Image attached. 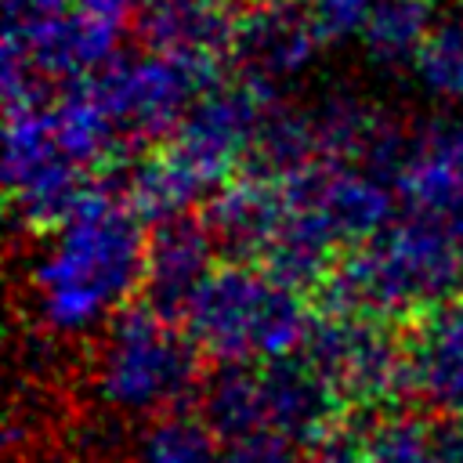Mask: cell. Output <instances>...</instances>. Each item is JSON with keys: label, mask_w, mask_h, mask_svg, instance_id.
Returning <instances> with one entry per match:
<instances>
[{"label": "cell", "mask_w": 463, "mask_h": 463, "mask_svg": "<svg viewBox=\"0 0 463 463\" xmlns=\"http://www.w3.org/2000/svg\"><path fill=\"white\" fill-rule=\"evenodd\" d=\"M148 232L123 195L90 192L80 210L43 235L29 264V307L54 340L105 333L145 289Z\"/></svg>", "instance_id": "6da1fadb"}, {"label": "cell", "mask_w": 463, "mask_h": 463, "mask_svg": "<svg viewBox=\"0 0 463 463\" xmlns=\"http://www.w3.org/2000/svg\"><path fill=\"white\" fill-rule=\"evenodd\" d=\"M275 112V90L253 76L217 80L184 112L177 130L134 163L123 199L145 224H170L192 213L199 199H213L250 166L257 137Z\"/></svg>", "instance_id": "7a4b0ae2"}, {"label": "cell", "mask_w": 463, "mask_h": 463, "mask_svg": "<svg viewBox=\"0 0 463 463\" xmlns=\"http://www.w3.org/2000/svg\"><path fill=\"white\" fill-rule=\"evenodd\" d=\"M463 300V235L402 210L376 239L340 257L326 282V307L391 318H420Z\"/></svg>", "instance_id": "3957f363"}, {"label": "cell", "mask_w": 463, "mask_h": 463, "mask_svg": "<svg viewBox=\"0 0 463 463\" xmlns=\"http://www.w3.org/2000/svg\"><path fill=\"white\" fill-rule=\"evenodd\" d=\"M311 318L300 289L253 260H221L181 311V326L199 354L217 365L297 358L307 344Z\"/></svg>", "instance_id": "277c9868"}, {"label": "cell", "mask_w": 463, "mask_h": 463, "mask_svg": "<svg viewBox=\"0 0 463 463\" xmlns=\"http://www.w3.org/2000/svg\"><path fill=\"white\" fill-rule=\"evenodd\" d=\"M90 391L112 416L148 423L184 409L203 391V354L174 315L152 304H130L98 340Z\"/></svg>", "instance_id": "5b68a950"}, {"label": "cell", "mask_w": 463, "mask_h": 463, "mask_svg": "<svg viewBox=\"0 0 463 463\" xmlns=\"http://www.w3.org/2000/svg\"><path fill=\"white\" fill-rule=\"evenodd\" d=\"M4 184L11 213L22 228L47 235L94 192L90 174L76 166L58 145L47 90L4 101Z\"/></svg>", "instance_id": "8992f818"}, {"label": "cell", "mask_w": 463, "mask_h": 463, "mask_svg": "<svg viewBox=\"0 0 463 463\" xmlns=\"http://www.w3.org/2000/svg\"><path fill=\"white\" fill-rule=\"evenodd\" d=\"M344 398V405L383 409L409 394L405 340L391 336L387 322L358 311L326 307L311 318L300 351Z\"/></svg>", "instance_id": "52a82bcc"}, {"label": "cell", "mask_w": 463, "mask_h": 463, "mask_svg": "<svg viewBox=\"0 0 463 463\" xmlns=\"http://www.w3.org/2000/svg\"><path fill=\"white\" fill-rule=\"evenodd\" d=\"M217 80V72L145 47L137 54H119L101 76L90 80V90L119 137L134 145L163 134L170 137L184 112L195 105V98Z\"/></svg>", "instance_id": "ba28073f"}, {"label": "cell", "mask_w": 463, "mask_h": 463, "mask_svg": "<svg viewBox=\"0 0 463 463\" xmlns=\"http://www.w3.org/2000/svg\"><path fill=\"white\" fill-rule=\"evenodd\" d=\"M127 14L105 0H80L29 29L4 33V76L40 83H90L119 58Z\"/></svg>", "instance_id": "9c48e42d"}, {"label": "cell", "mask_w": 463, "mask_h": 463, "mask_svg": "<svg viewBox=\"0 0 463 463\" xmlns=\"http://www.w3.org/2000/svg\"><path fill=\"white\" fill-rule=\"evenodd\" d=\"M344 398L336 387L304 358L242 369V412L250 438H279L289 445H322L336 434Z\"/></svg>", "instance_id": "30bf717a"}, {"label": "cell", "mask_w": 463, "mask_h": 463, "mask_svg": "<svg viewBox=\"0 0 463 463\" xmlns=\"http://www.w3.org/2000/svg\"><path fill=\"white\" fill-rule=\"evenodd\" d=\"M409 398L434 420L463 423V300L416 318L405 336Z\"/></svg>", "instance_id": "8fae6325"}, {"label": "cell", "mask_w": 463, "mask_h": 463, "mask_svg": "<svg viewBox=\"0 0 463 463\" xmlns=\"http://www.w3.org/2000/svg\"><path fill=\"white\" fill-rule=\"evenodd\" d=\"M318 51L322 43L300 0H253L239 11L232 58H239L242 76L275 87L300 76Z\"/></svg>", "instance_id": "7c38bea8"}, {"label": "cell", "mask_w": 463, "mask_h": 463, "mask_svg": "<svg viewBox=\"0 0 463 463\" xmlns=\"http://www.w3.org/2000/svg\"><path fill=\"white\" fill-rule=\"evenodd\" d=\"M239 11L232 0H152L141 14L148 51L221 76V58L235 47Z\"/></svg>", "instance_id": "4fadbf2b"}, {"label": "cell", "mask_w": 463, "mask_h": 463, "mask_svg": "<svg viewBox=\"0 0 463 463\" xmlns=\"http://www.w3.org/2000/svg\"><path fill=\"white\" fill-rule=\"evenodd\" d=\"M217 239L206 221H170L148 235V264H145V304L159 307L163 315L181 318L184 304L199 289V282L221 264L213 257Z\"/></svg>", "instance_id": "5bb4252c"}, {"label": "cell", "mask_w": 463, "mask_h": 463, "mask_svg": "<svg viewBox=\"0 0 463 463\" xmlns=\"http://www.w3.org/2000/svg\"><path fill=\"white\" fill-rule=\"evenodd\" d=\"M51 123L58 134V145L65 148V156L83 166L87 174L112 163L119 156V148L127 145L119 137V130L112 127V119L105 116L101 101L94 98L90 83H76L61 94L51 98Z\"/></svg>", "instance_id": "9a60e30c"}, {"label": "cell", "mask_w": 463, "mask_h": 463, "mask_svg": "<svg viewBox=\"0 0 463 463\" xmlns=\"http://www.w3.org/2000/svg\"><path fill=\"white\" fill-rule=\"evenodd\" d=\"M438 0H376L362 33V51L376 69H412L423 40L438 25Z\"/></svg>", "instance_id": "2e32d148"}, {"label": "cell", "mask_w": 463, "mask_h": 463, "mask_svg": "<svg viewBox=\"0 0 463 463\" xmlns=\"http://www.w3.org/2000/svg\"><path fill=\"white\" fill-rule=\"evenodd\" d=\"M221 438L203 412H166L137 427L127 463H221Z\"/></svg>", "instance_id": "e0dca14e"}, {"label": "cell", "mask_w": 463, "mask_h": 463, "mask_svg": "<svg viewBox=\"0 0 463 463\" xmlns=\"http://www.w3.org/2000/svg\"><path fill=\"white\" fill-rule=\"evenodd\" d=\"M409 76L427 101L463 112V14L438 18Z\"/></svg>", "instance_id": "ac0fdd59"}, {"label": "cell", "mask_w": 463, "mask_h": 463, "mask_svg": "<svg viewBox=\"0 0 463 463\" xmlns=\"http://www.w3.org/2000/svg\"><path fill=\"white\" fill-rule=\"evenodd\" d=\"M438 434L441 427L416 412H383L358 434V445L365 463H438Z\"/></svg>", "instance_id": "d6986e66"}, {"label": "cell", "mask_w": 463, "mask_h": 463, "mask_svg": "<svg viewBox=\"0 0 463 463\" xmlns=\"http://www.w3.org/2000/svg\"><path fill=\"white\" fill-rule=\"evenodd\" d=\"M300 4L322 47L362 40L373 18V7H376V0H300Z\"/></svg>", "instance_id": "ffe728a7"}, {"label": "cell", "mask_w": 463, "mask_h": 463, "mask_svg": "<svg viewBox=\"0 0 463 463\" xmlns=\"http://www.w3.org/2000/svg\"><path fill=\"white\" fill-rule=\"evenodd\" d=\"M221 463H304L300 449L279 438H242L228 441L221 452Z\"/></svg>", "instance_id": "44dd1931"}, {"label": "cell", "mask_w": 463, "mask_h": 463, "mask_svg": "<svg viewBox=\"0 0 463 463\" xmlns=\"http://www.w3.org/2000/svg\"><path fill=\"white\" fill-rule=\"evenodd\" d=\"M80 0H7V18H4V33H18L29 29L65 7H76Z\"/></svg>", "instance_id": "7402d4cb"}, {"label": "cell", "mask_w": 463, "mask_h": 463, "mask_svg": "<svg viewBox=\"0 0 463 463\" xmlns=\"http://www.w3.org/2000/svg\"><path fill=\"white\" fill-rule=\"evenodd\" d=\"M311 463H365V456H362L358 438L336 430V434H329L322 445H315Z\"/></svg>", "instance_id": "603a6c76"}, {"label": "cell", "mask_w": 463, "mask_h": 463, "mask_svg": "<svg viewBox=\"0 0 463 463\" xmlns=\"http://www.w3.org/2000/svg\"><path fill=\"white\" fill-rule=\"evenodd\" d=\"M438 463H463V427L449 423L438 434Z\"/></svg>", "instance_id": "cb8c5ba5"}, {"label": "cell", "mask_w": 463, "mask_h": 463, "mask_svg": "<svg viewBox=\"0 0 463 463\" xmlns=\"http://www.w3.org/2000/svg\"><path fill=\"white\" fill-rule=\"evenodd\" d=\"M43 463H101V452H94V449H87V445H72V449H61V452H54V456H47Z\"/></svg>", "instance_id": "d4e9b609"}, {"label": "cell", "mask_w": 463, "mask_h": 463, "mask_svg": "<svg viewBox=\"0 0 463 463\" xmlns=\"http://www.w3.org/2000/svg\"><path fill=\"white\" fill-rule=\"evenodd\" d=\"M105 4H109V7H116V11H123V14H127V11H130V7H141V4H145V7H148V4H152V0H105Z\"/></svg>", "instance_id": "484cf974"}]
</instances>
